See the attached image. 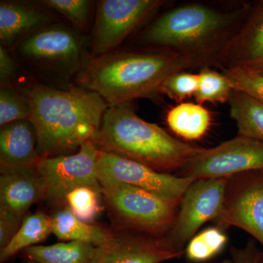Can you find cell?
Segmentation results:
<instances>
[{
    "label": "cell",
    "mask_w": 263,
    "mask_h": 263,
    "mask_svg": "<svg viewBox=\"0 0 263 263\" xmlns=\"http://www.w3.org/2000/svg\"><path fill=\"white\" fill-rule=\"evenodd\" d=\"M216 226L245 230L263 247V169L228 178Z\"/></svg>",
    "instance_id": "obj_11"
},
{
    "label": "cell",
    "mask_w": 263,
    "mask_h": 263,
    "mask_svg": "<svg viewBox=\"0 0 263 263\" xmlns=\"http://www.w3.org/2000/svg\"><path fill=\"white\" fill-rule=\"evenodd\" d=\"M38 3L58 12L81 30H89L92 2L89 0H43Z\"/></svg>",
    "instance_id": "obj_27"
},
{
    "label": "cell",
    "mask_w": 263,
    "mask_h": 263,
    "mask_svg": "<svg viewBox=\"0 0 263 263\" xmlns=\"http://www.w3.org/2000/svg\"><path fill=\"white\" fill-rule=\"evenodd\" d=\"M17 73V67L14 60L4 46H0V78L2 84L14 77Z\"/></svg>",
    "instance_id": "obj_32"
},
{
    "label": "cell",
    "mask_w": 263,
    "mask_h": 263,
    "mask_svg": "<svg viewBox=\"0 0 263 263\" xmlns=\"http://www.w3.org/2000/svg\"><path fill=\"white\" fill-rule=\"evenodd\" d=\"M99 154L98 147L89 141L73 155L40 159L36 172L42 182L44 200L63 206L66 195L74 189L89 186L102 190L97 170Z\"/></svg>",
    "instance_id": "obj_7"
},
{
    "label": "cell",
    "mask_w": 263,
    "mask_h": 263,
    "mask_svg": "<svg viewBox=\"0 0 263 263\" xmlns=\"http://www.w3.org/2000/svg\"><path fill=\"white\" fill-rule=\"evenodd\" d=\"M261 252L253 240H249L243 247H233L230 249V256L233 263H259Z\"/></svg>",
    "instance_id": "obj_31"
},
{
    "label": "cell",
    "mask_w": 263,
    "mask_h": 263,
    "mask_svg": "<svg viewBox=\"0 0 263 263\" xmlns=\"http://www.w3.org/2000/svg\"><path fill=\"white\" fill-rule=\"evenodd\" d=\"M85 52L84 38L73 29L59 24L38 29L22 40L16 48L22 61L64 78L80 73L90 60Z\"/></svg>",
    "instance_id": "obj_6"
},
{
    "label": "cell",
    "mask_w": 263,
    "mask_h": 263,
    "mask_svg": "<svg viewBox=\"0 0 263 263\" xmlns=\"http://www.w3.org/2000/svg\"><path fill=\"white\" fill-rule=\"evenodd\" d=\"M41 200H44V190L36 170L1 174V209L24 219L31 206Z\"/></svg>",
    "instance_id": "obj_17"
},
{
    "label": "cell",
    "mask_w": 263,
    "mask_h": 263,
    "mask_svg": "<svg viewBox=\"0 0 263 263\" xmlns=\"http://www.w3.org/2000/svg\"><path fill=\"white\" fill-rule=\"evenodd\" d=\"M51 233L49 215L41 211L27 214L14 237L5 248L0 249V262H8L24 249L40 245Z\"/></svg>",
    "instance_id": "obj_21"
},
{
    "label": "cell",
    "mask_w": 263,
    "mask_h": 263,
    "mask_svg": "<svg viewBox=\"0 0 263 263\" xmlns=\"http://www.w3.org/2000/svg\"><path fill=\"white\" fill-rule=\"evenodd\" d=\"M251 6L252 3H239L226 8L197 2L176 5L153 21L139 41L148 49L186 57L196 68L217 67L221 53Z\"/></svg>",
    "instance_id": "obj_1"
},
{
    "label": "cell",
    "mask_w": 263,
    "mask_h": 263,
    "mask_svg": "<svg viewBox=\"0 0 263 263\" xmlns=\"http://www.w3.org/2000/svg\"><path fill=\"white\" fill-rule=\"evenodd\" d=\"M259 263H263V252L262 253V256H261L260 261H259Z\"/></svg>",
    "instance_id": "obj_36"
},
{
    "label": "cell",
    "mask_w": 263,
    "mask_h": 263,
    "mask_svg": "<svg viewBox=\"0 0 263 263\" xmlns=\"http://www.w3.org/2000/svg\"><path fill=\"white\" fill-rule=\"evenodd\" d=\"M198 75V89L195 95L197 103H228L234 89L224 73L205 67L200 69Z\"/></svg>",
    "instance_id": "obj_24"
},
{
    "label": "cell",
    "mask_w": 263,
    "mask_h": 263,
    "mask_svg": "<svg viewBox=\"0 0 263 263\" xmlns=\"http://www.w3.org/2000/svg\"><path fill=\"white\" fill-rule=\"evenodd\" d=\"M54 17L38 5L21 1L0 3L1 46L9 48L38 29L52 24Z\"/></svg>",
    "instance_id": "obj_16"
},
{
    "label": "cell",
    "mask_w": 263,
    "mask_h": 263,
    "mask_svg": "<svg viewBox=\"0 0 263 263\" xmlns=\"http://www.w3.org/2000/svg\"><path fill=\"white\" fill-rule=\"evenodd\" d=\"M199 86L198 74L179 71L169 76L161 86L160 92L178 103L195 97Z\"/></svg>",
    "instance_id": "obj_28"
},
{
    "label": "cell",
    "mask_w": 263,
    "mask_h": 263,
    "mask_svg": "<svg viewBox=\"0 0 263 263\" xmlns=\"http://www.w3.org/2000/svg\"><path fill=\"white\" fill-rule=\"evenodd\" d=\"M166 122L176 136L192 141L201 139L206 134L212 118L201 104L181 103L168 110Z\"/></svg>",
    "instance_id": "obj_19"
},
{
    "label": "cell",
    "mask_w": 263,
    "mask_h": 263,
    "mask_svg": "<svg viewBox=\"0 0 263 263\" xmlns=\"http://www.w3.org/2000/svg\"><path fill=\"white\" fill-rule=\"evenodd\" d=\"M253 71H255V72H259V73H260L261 75L263 76V66H262V67H259V68L257 69V70H253Z\"/></svg>",
    "instance_id": "obj_34"
},
{
    "label": "cell",
    "mask_w": 263,
    "mask_h": 263,
    "mask_svg": "<svg viewBox=\"0 0 263 263\" xmlns=\"http://www.w3.org/2000/svg\"><path fill=\"white\" fill-rule=\"evenodd\" d=\"M162 0H100L92 30L91 57L114 51L157 11Z\"/></svg>",
    "instance_id": "obj_8"
},
{
    "label": "cell",
    "mask_w": 263,
    "mask_h": 263,
    "mask_svg": "<svg viewBox=\"0 0 263 263\" xmlns=\"http://www.w3.org/2000/svg\"><path fill=\"white\" fill-rule=\"evenodd\" d=\"M40 159L37 135L30 121H16L1 127V174L11 171H34Z\"/></svg>",
    "instance_id": "obj_15"
},
{
    "label": "cell",
    "mask_w": 263,
    "mask_h": 263,
    "mask_svg": "<svg viewBox=\"0 0 263 263\" xmlns=\"http://www.w3.org/2000/svg\"><path fill=\"white\" fill-rule=\"evenodd\" d=\"M224 230L216 226L197 233L185 247L184 255L188 262H205L219 255L228 243Z\"/></svg>",
    "instance_id": "obj_23"
},
{
    "label": "cell",
    "mask_w": 263,
    "mask_h": 263,
    "mask_svg": "<svg viewBox=\"0 0 263 263\" xmlns=\"http://www.w3.org/2000/svg\"><path fill=\"white\" fill-rule=\"evenodd\" d=\"M23 219L0 208V249L9 243L18 232Z\"/></svg>",
    "instance_id": "obj_30"
},
{
    "label": "cell",
    "mask_w": 263,
    "mask_h": 263,
    "mask_svg": "<svg viewBox=\"0 0 263 263\" xmlns=\"http://www.w3.org/2000/svg\"><path fill=\"white\" fill-rule=\"evenodd\" d=\"M49 216L52 233L62 241L82 242L99 247L107 245L116 235L106 228L78 219L65 205Z\"/></svg>",
    "instance_id": "obj_18"
},
{
    "label": "cell",
    "mask_w": 263,
    "mask_h": 263,
    "mask_svg": "<svg viewBox=\"0 0 263 263\" xmlns=\"http://www.w3.org/2000/svg\"><path fill=\"white\" fill-rule=\"evenodd\" d=\"M183 254L164 236L122 231L107 245L95 247L89 263H162Z\"/></svg>",
    "instance_id": "obj_13"
},
{
    "label": "cell",
    "mask_w": 263,
    "mask_h": 263,
    "mask_svg": "<svg viewBox=\"0 0 263 263\" xmlns=\"http://www.w3.org/2000/svg\"><path fill=\"white\" fill-rule=\"evenodd\" d=\"M228 178L196 180L181 199L174 224L164 235L170 245L184 254L189 241L203 224L215 221L224 204Z\"/></svg>",
    "instance_id": "obj_10"
},
{
    "label": "cell",
    "mask_w": 263,
    "mask_h": 263,
    "mask_svg": "<svg viewBox=\"0 0 263 263\" xmlns=\"http://www.w3.org/2000/svg\"><path fill=\"white\" fill-rule=\"evenodd\" d=\"M95 247L78 241H64L55 245H37L22 251L24 259L37 263H89Z\"/></svg>",
    "instance_id": "obj_22"
},
{
    "label": "cell",
    "mask_w": 263,
    "mask_h": 263,
    "mask_svg": "<svg viewBox=\"0 0 263 263\" xmlns=\"http://www.w3.org/2000/svg\"><path fill=\"white\" fill-rule=\"evenodd\" d=\"M102 190L82 186L72 190L65 196L64 205L81 221L92 223L103 211Z\"/></svg>",
    "instance_id": "obj_25"
},
{
    "label": "cell",
    "mask_w": 263,
    "mask_h": 263,
    "mask_svg": "<svg viewBox=\"0 0 263 263\" xmlns=\"http://www.w3.org/2000/svg\"><path fill=\"white\" fill-rule=\"evenodd\" d=\"M263 66V1L252 4L247 17L221 53V70H255Z\"/></svg>",
    "instance_id": "obj_14"
},
{
    "label": "cell",
    "mask_w": 263,
    "mask_h": 263,
    "mask_svg": "<svg viewBox=\"0 0 263 263\" xmlns=\"http://www.w3.org/2000/svg\"><path fill=\"white\" fill-rule=\"evenodd\" d=\"M32 108L29 98L20 89L2 85L0 89V126L21 120L30 121Z\"/></svg>",
    "instance_id": "obj_26"
},
{
    "label": "cell",
    "mask_w": 263,
    "mask_h": 263,
    "mask_svg": "<svg viewBox=\"0 0 263 263\" xmlns=\"http://www.w3.org/2000/svg\"><path fill=\"white\" fill-rule=\"evenodd\" d=\"M186 263H193L190 262H187ZM213 263H233V261H232L231 259H221V260L217 261V262H214Z\"/></svg>",
    "instance_id": "obj_33"
},
{
    "label": "cell",
    "mask_w": 263,
    "mask_h": 263,
    "mask_svg": "<svg viewBox=\"0 0 263 263\" xmlns=\"http://www.w3.org/2000/svg\"><path fill=\"white\" fill-rule=\"evenodd\" d=\"M23 263H37L34 261L29 260V259H24Z\"/></svg>",
    "instance_id": "obj_35"
},
{
    "label": "cell",
    "mask_w": 263,
    "mask_h": 263,
    "mask_svg": "<svg viewBox=\"0 0 263 263\" xmlns=\"http://www.w3.org/2000/svg\"><path fill=\"white\" fill-rule=\"evenodd\" d=\"M263 169V141L238 136L211 148H201L181 170L195 180L230 178Z\"/></svg>",
    "instance_id": "obj_9"
},
{
    "label": "cell",
    "mask_w": 263,
    "mask_h": 263,
    "mask_svg": "<svg viewBox=\"0 0 263 263\" xmlns=\"http://www.w3.org/2000/svg\"><path fill=\"white\" fill-rule=\"evenodd\" d=\"M194 67L189 59L173 52L114 51L91 57L78 81L79 86L97 93L113 107L160 92L169 76Z\"/></svg>",
    "instance_id": "obj_3"
},
{
    "label": "cell",
    "mask_w": 263,
    "mask_h": 263,
    "mask_svg": "<svg viewBox=\"0 0 263 263\" xmlns=\"http://www.w3.org/2000/svg\"><path fill=\"white\" fill-rule=\"evenodd\" d=\"M230 117L238 136L263 141V103L243 91L234 89L229 101Z\"/></svg>",
    "instance_id": "obj_20"
},
{
    "label": "cell",
    "mask_w": 263,
    "mask_h": 263,
    "mask_svg": "<svg viewBox=\"0 0 263 263\" xmlns=\"http://www.w3.org/2000/svg\"><path fill=\"white\" fill-rule=\"evenodd\" d=\"M99 181L109 216L121 231L160 237L171 229L181 201L164 198L120 181Z\"/></svg>",
    "instance_id": "obj_5"
},
{
    "label": "cell",
    "mask_w": 263,
    "mask_h": 263,
    "mask_svg": "<svg viewBox=\"0 0 263 263\" xmlns=\"http://www.w3.org/2000/svg\"><path fill=\"white\" fill-rule=\"evenodd\" d=\"M99 179L128 183L170 200L181 201L188 188L196 180L174 176L113 154L100 150L98 166Z\"/></svg>",
    "instance_id": "obj_12"
},
{
    "label": "cell",
    "mask_w": 263,
    "mask_h": 263,
    "mask_svg": "<svg viewBox=\"0 0 263 263\" xmlns=\"http://www.w3.org/2000/svg\"><path fill=\"white\" fill-rule=\"evenodd\" d=\"M229 79L233 89L243 91L263 103V76L247 69L221 70Z\"/></svg>",
    "instance_id": "obj_29"
},
{
    "label": "cell",
    "mask_w": 263,
    "mask_h": 263,
    "mask_svg": "<svg viewBox=\"0 0 263 263\" xmlns=\"http://www.w3.org/2000/svg\"><path fill=\"white\" fill-rule=\"evenodd\" d=\"M92 141L102 152L162 173L181 171L201 149L174 138L157 124L143 120L131 103L109 107Z\"/></svg>",
    "instance_id": "obj_4"
},
{
    "label": "cell",
    "mask_w": 263,
    "mask_h": 263,
    "mask_svg": "<svg viewBox=\"0 0 263 263\" xmlns=\"http://www.w3.org/2000/svg\"><path fill=\"white\" fill-rule=\"evenodd\" d=\"M20 90L30 102L41 158L62 155L92 141L109 108L100 95L81 86L57 89L29 83Z\"/></svg>",
    "instance_id": "obj_2"
}]
</instances>
